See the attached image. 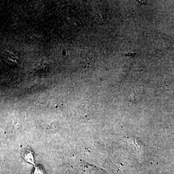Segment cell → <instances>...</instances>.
Listing matches in <instances>:
<instances>
[{"label":"cell","instance_id":"cell-1","mask_svg":"<svg viewBox=\"0 0 174 174\" xmlns=\"http://www.w3.org/2000/svg\"><path fill=\"white\" fill-rule=\"evenodd\" d=\"M30 151H25L24 153V157H25V159L28 162H29L31 163H34V161H33V155L32 153H30Z\"/></svg>","mask_w":174,"mask_h":174},{"label":"cell","instance_id":"cell-2","mask_svg":"<svg viewBox=\"0 0 174 174\" xmlns=\"http://www.w3.org/2000/svg\"><path fill=\"white\" fill-rule=\"evenodd\" d=\"M45 172L41 168V167H37L35 168L34 174H45Z\"/></svg>","mask_w":174,"mask_h":174}]
</instances>
